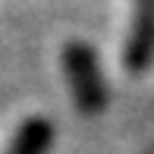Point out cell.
I'll return each mask as SVG.
<instances>
[{
    "instance_id": "1",
    "label": "cell",
    "mask_w": 154,
    "mask_h": 154,
    "mask_svg": "<svg viewBox=\"0 0 154 154\" xmlns=\"http://www.w3.org/2000/svg\"><path fill=\"white\" fill-rule=\"evenodd\" d=\"M66 72H69V82H72V94L79 101V107L85 113H94V110L104 107V82H101V72H97V60L91 54L88 44H69L66 54Z\"/></svg>"
},
{
    "instance_id": "2",
    "label": "cell",
    "mask_w": 154,
    "mask_h": 154,
    "mask_svg": "<svg viewBox=\"0 0 154 154\" xmlns=\"http://www.w3.org/2000/svg\"><path fill=\"white\" fill-rule=\"evenodd\" d=\"M154 54V0H135V22H132V35H129V60L132 69L148 66Z\"/></svg>"
},
{
    "instance_id": "3",
    "label": "cell",
    "mask_w": 154,
    "mask_h": 154,
    "mask_svg": "<svg viewBox=\"0 0 154 154\" xmlns=\"http://www.w3.org/2000/svg\"><path fill=\"white\" fill-rule=\"evenodd\" d=\"M51 135H54L51 123L41 120V116H35V120H29L22 126V132L16 135L10 154H44L47 145H51Z\"/></svg>"
}]
</instances>
